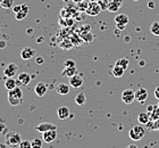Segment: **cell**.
I'll list each match as a JSON object with an SVG mask.
<instances>
[{"label": "cell", "mask_w": 159, "mask_h": 148, "mask_svg": "<svg viewBox=\"0 0 159 148\" xmlns=\"http://www.w3.org/2000/svg\"><path fill=\"white\" fill-rule=\"evenodd\" d=\"M23 100V91L20 87H16L14 88L13 90H9L8 91V102H9L10 105L17 106L20 105Z\"/></svg>", "instance_id": "6da1fadb"}, {"label": "cell", "mask_w": 159, "mask_h": 148, "mask_svg": "<svg viewBox=\"0 0 159 148\" xmlns=\"http://www.w3.org/2000/svg\"><path fill=\"white\" fill-rule=\"evenodd\" d=\"M144 135H146V130H144V128L142 127V124L135 125V127H133L129 131V138L132 139V140H134V141L141 140V139L144 137Z\"/></svg>", "instance_id": "7a4b0ae2"}, {"label": "cell", "mask_w": 159, "mask_h": 148, "mask_svg": "<svg viewBox=\"0 0 159 148\" xmlns=\"http://www.w3.org/2000/svg\"><path fill=\"white\" fill-rule=\"evenodd\" d=\"M101 10H102V8H101L100 3L98 1H90L85 13L89 16H97V15H99L101 13Z\"/></svg>", "instance_id": "3957f363"}, {"label": "cell", "mask_w": 159, "mask_h": 148, "mask_svg": "<svg viewBox=\"0 0 159 148\" xmlns=\"http://www.w3.org/2000/svg\"><path fill=\"white\" fill-rule=\"evenodd\" d=\"M22 141V138H20V133H17L15 131H11L9 133H7L6 136V142L8 144L9 146H18Z\"/></svg>", "instance_id": "277c9868"}, {"label": "cell", "mask_w": 159, "mask_h": 148, "mask_svg": "<svg viewBox=\"0 0 159 148\" xmlns=\"http://www.w3.org/2000/svg\"><path fill=\"white\" fill-rule=\"evenodd\" d=\"M115 23H116V26L119 31H123L125 29L127 23H129V16L125 15V14H117L115 16Z\"/></svg>", "instance_id": "5b68a950"}, {"label": "cell", "mask_w": 159, "mask_h": 148, "mask_svg": "<svg viewBox=\"0 0 159 148\" xmlns=\"http://www.w3.org/2000/svg\"><path fill=\"white\" fill-rule=\"evenodd\" d=\"M122 100L125 104H132L135 100V91H133L132 89H125L122 92Z\"/></svg>", "instance_id": "8992f818"}, {"label": "cell", "mask_w": 159, "mask_h": 148, "mask_svg": "<svg viewBox=\"0 0 159 148\" xmlns=\"http://www.w3.org/2000/svg\"><path fill=\"white\" fill-rule=\"evenodd\" d=\"M31 75L29 74V73H20V74H18V76H17L16 79V82H17V87H26L29 83L31 82Z\"/></svg>", "instance_id": "52a82bcc"}, {"label": "cell", "mask_w": 159, "mask_h": 148, "mask_svg": "<svg viewBox=\"0 0 159 148\" xmlns=\"http://www.w3.org/2000/svg\"><path fill=\"white\" fill-rule=\"evenodd\" d=\"M17 71H18V66L15 63H10L6 66V69H3V75L7 78H14L17 74Z\"/></svg>", "instance_id": "ba28073f"}, {"label": "cell", "mask_w": 159, "mask_h": 148, "mask_svg": "<svg viewBox=\"0 0 159 148\" xmlns=\"http://www.w3.org/2000/svg\"><path fill=\"white\" fill-rule=\"evenodd\" d=\"M83 84V75L82 74H75V75L70 78V86L73 87L74 89L81 88Z\"/></svg>", "instance_id": "9c48e42d"}, {"label": "cell", "mask_w": 159, "mask_h": 148, "mask_svg": "<svg viewBox=\"0 0 159 148\" xmlns=\"http://www.w3.org/2000/svg\"><path fill=\"white\" fill-rule=\"evenodd\" d=\"M35 130L43 133V132L49 131V130H57V127L52 123H50V122H42V123H40L39 125L35 127Z\"/></svg>", "instance_id": "30bf717a"}, {"label": "cell", "mask_w": 159, "mask_h": 148, "mask_svg": "<svg viewBox=\"0 0 159 148\" xmlns=\"http://www.w3.org/2000/svg\"><path fill=\"white\" fill-rule=\"evenodd\" d=\"M57 138V130H49L42 133V139L43 141H46L47 144H51L55 141Z\"/></svg>", "instance_id": "8fae6325"}, {"label": "cell", "mask_w": 159, "mask_h": 148, "mask_svg": "<svg viewBox=\"0 0 159 148\" xmlns=\"http://www.w3.org/2000/svg\"><path fill=\"white\" fill-rule=\"evenodd\" d=\"M37 55V51L33 49V48H30V47H25L22 51H20V57L24 59V60H29V59L33 58Z\"/></svg>", "instance_id": "7c38bea8"}, {"label": "cell", "mask_w": 159, "mask_h": 148, "mask_svg": "<svg viewBox=\"0 0 159 148\" xmlns=\"http://www.w3.org/2000/svg\"><path fill=\"white\" fill-rule=\"evenodd\" d=\"M122 2H123V0H109V1H108L107 9L109 10V12L116 13V12H118L119 8L122 7Z\"/></svg>", "instance_id": "4fadbf2b"}, {"label": "cell", "mask_w": 159, "mask_h": 148, "mask_svg": "<svg viewBox=\"0 0 159 148\" xmlns=\"http://www.w3.org/2000/svg\"><path fill=\"white\" fill-rule=\"evenodd\" d=\"M148 98V91L144 88H139L135 91V99L140 103H144Z\"/></svg>", "instance_id": "5bb4252c"}, {"label": "cell", "mask_w": 159, "mask_h": 148, "mask_svg": "<svg viewBox=\"0 0 159 148\" xmlns=\"http://www.w3.org/2000/svg\"><path fill=\"white\" fill-rule=\"evenodd\" d=\"M34 91H35L37 96H39V97H43V96L47 93V91H48L47 84L44 82H39L37 86H35V88H34Z\"/></svg>", "instance_id": "9a60e30c"}, {"label": "cell", "mask_w": 159, "mask_h": 148, "mask_svg": "<svg viewBox=\"0 0 159 148\" xmlns=\"http://www.w3.org/2000/svg\"><path fill=\"white\" fill-rule=\"evenodd\" d=\"M70 90V84H67V83H59L58 86L56 87V91L61 96H65L67 95Z\"/></svg>", "instance_id": "2e32d148"}, {"label": "cell", "mask_w": 159, "mask_h": 148, "mask_svg": "<svg viewBox=\"0 0 159 148\" xmlns=\"http://www.w3.org/2000/svg\"><path fill=\"white\" fill-rule=\"evenodd\" d=\"M70 109H68V107H66V106H61V107H59L58 108V111H57V115H58V117L60 118V120H66L68 116H70Z\"/></svg>", "instance_id": "e0dca14e"}, {"label": "cell", "mask_w": 159, "mask_h": 148, "mask_svg": "<svg viewBox=\"0 0 159 148\" xmlns=\"http://www.w3.org/2000/svg\"><path fill=\"white\" fill-rule=\"evenodd\" d=\"M149 121H150V113L143 112V113H140L139 115H138V122H139L140 124H147Z\"/></svg>", "instance_id": "ac0fdd59"}, {"label": "cell", "mask_w": 159, "mask_h": 148, "mask_svg": "<svg viewBox=\"0 0 159 148\" xmlns=\"http://www.w3.org/2000/svg\"><path fill=\"white\" fill-rule=\"evenodd\" d=\"M27 14H29V7H27V5L23 3V9L20 10V13L16 14V20H18V21L24 20V18L27 16Z\"/></svg>", "instance_id": "d6986e66"}, {"label": "cell", "mask_w": 159, "mask_h": 148, "mask_svg": "<svg viewBox=\"0 0 159 148\" xmlns=\"http://www.w3.org/2000/svg\"><path fill=\"white\" fill-rule=\"evenodd\" d=\"M124 72H125V69H123V67H120V66H118V65L114 66L113 75L115 76V78H122V76L124 75Z\"/></svg>", "instance_id": "ffe728a7"}, {"label": "cell", "mask_w": 159, "mask_h": 148, "mask_svg": "<svg viewBox=\"0 0 159 148\" xmlns=\"http://www.w3.org/2000/svg\"><path fill=\"white\" fill-rule=\"evenodd\" d=\"M5 87H6V89L8 90V91H9V90H13L14 88H16L17 87L16 80H14L13 78H8V80L5 82Z\"/></svg>", "instance_id": "44dd1931"}, {"label": "cell", "mask_w": 159, "mask_h": 148, "mask_svg": "<svg viewBox=\"0 0 159 148\" xmlns=\"http://www.w3.org/2000/svg\"><path fill=\"white\" fill-rule=\"evenodd\" d=\"M77 73V69L75 66H73V67H68V69H64V72L63 74L65 76H67V78H70V76L75 75Z\"/></svg>", "instance_id": "7402d4cb"}, {"label": "cell", "mask_w": 159, "mask_h": 148, "mask_svg": "<svg viewBox=\"0 0 159 148\" xmlns=\"http://www.w3.org/2000/svg\"><path fill=\"white\" fill-rule=\"evenodd\" d=\"M75 103H76L77 105L79 106H83L84 104L86 103V97H85V95L84 93H79V95L75 97Z\"/></svg>", "instance_id": "603a6c76"}, {"label": "cell", "mask_w": 159, "mask_h": 148, "mask_svg": "<svg viewBox=\"0 0 159 148\" xmlns=\"http://www.w3.org/2000/svg\"><path fill=\"white\" fill-rule=\"evenodd\" d=\"M150 32L152 33L153 36H159V22H153L150 25Z\"/></svg>", "instance_id": "cb8c5ba5"}, {"label": "cell", "mask_w": 159, "mask_h": 148, "mask_svg": "<svg viewBox=\"0 0 159 148\" xmlns=\"http://www.w3.org/2000/svg\"><path fill=\"white\" fill-rule=\"evenodd\" d=\"M129 60L127 58H120L117 60L115 65H118V66H120V67H123L124 69H126L127 66H129Z\"/></svg>", "instance_id": "d4e9b609"}, {"label": "cell", "mask_w": 159, "mask_h": 148, "mask_svg": "<svg viewBox=\"0 0 159 148\" xmlns=\"http://www.w3.org/2000/svg\"><path fill=\"white\" fill-rule=\"evenodd\" d=\"M150 120H151V121L159 120V106H155L153 111L150 113Z\"/></svg>", "instance_id": "484cf974"}, {"label": "cell", "mask_w": 159, "mask_h": 148, "mask_svg": "<svg viewBox=\"0 0 159 148\" xmlns=\"http://www.w3.org/2000/svg\"><path fill=\"white\" fill-rule=\"evenodd\" d=\"M14 5V0H1V3L0 6L5 8V9H9V8H13Z\"/></svg>", "instance_id": "4316f807"}, {"label": "cell", "mask_w": 159, "mask_h": 148, "mask_svg": "<svg viewBox=\"0 0 159 148\" xmlns=\"http://www.w3.org/2000/svg\"><path fill=\"white\" fill-rule=\"evenodd\" d=\"M32 148H42V140L39 138H35L34 140H32Z\"/></svg>", "instance_id": "83f0119b"}, {"label": "cell", "mask_w": 159, "mask_h": 148, "mask_svg": "<svg viewBox=\"0 0 159 148\" xmlns=\"http://www.w3.org/2000/svg\"><path fill=\"white\" fill-rule=\"evenodd\" d=\"M20 148H32V142L29 140H22L20 144Z\"/></svg>", "instance_id": "f1b7e54d"}, {"label": "cell", "mask_w": 159, "mask_h": 148, "mask_svg": "<svg viewBox=\"0 0 159 148\" xmlns=\"http://www.w3.org/2000/svg\"><path fill=\"white\" fill-rule=\"evenodd\" d=\"M73 66H75V63L73 60H66L64 63V69H68V67H73Z\"/></svg>", "instance_id": "f546056e"}, {"label": "cell", "mask_w": 159, "mask_h": 148, "mask_svg": "<svg viewBox=\"0 0 159 148\" xmlns=\"http://www.w3.org/2000/svg\"><path fill=\"white\" fill-rule=\"evenodd\" d=\"M23 9V5H20V6H15L13 7V10H14V13L17 14V13H20V10Z\"/></svg>", "instance_id": "4dcf8cb0"}, {"label": "cell", "mask_w": 159, "mask_h": 148, "mask_svg": "<svg viewBox=\"0 0 159 148\" xmlns=\"http://www.w3.org/2000/svg\"><path fill=\"white\" fill-rule=\"evenodd\" d=\"M155 97H156V98L159 100V86L155 89Z\"/></svg>", "instance_id": "1f68e13d"}, {"label": "cell", "mask_w": 159, "mask_h": 148, "mask_svg": "<svg viewBox=\"0 0 159 148\" xmlns=\"http://www.w3.org/2000/svg\"><path fill=\"white\" fill-rule=\"evenodd\" d=\"M148 7H149L150 9H153V8H155V2H153V1H149V2H148Z\"/></svg>", "instance_id": "d6a6232c"}, {"label": "cell", "mask_w": 159, "mask_h": 148, "mask_svg": "<svg viewBox=\"0 0 159 148\" xmlns=\"http://www.w3.org/2000/svg\"><path fill=\"white\" fill-rule=\"evenodd\" d=\"M35 62H37L38 64H42V63H43V58H42V57H37Z\"/></svg>", "instance_id": "836d02e7"}, {"label": "cell", "mask_w": 159, "mask_h": 148, "mask_svg": "<svg viewBox=\"0 0 159 148\" xmlns=\"http://www.w3.org/2000/svg\"><path fill=\"white\" fill-rule=\"evenodd\" d=\"M153 108H155V106H148V109H147V111H148V113H151L153 111Z\"/></svg>", "instance_id": "e575fe53"}, {"label": "cell", "mask_w": 159, "mask_h": 148, "mask_svg": "<svg viewBox=\"0 0 159 148\" xmlns=\"http://www.w3.org/2000/svg\"><path fill=\"white\" fill-rule=\"evenodd\" d=\"M72 1L75 3H80V2H82V1H85V0H72Z\"/></svg>", "instance_id": "d590c367"}, {"label": "cell", "mask_w": 159, "mask_h": 148, "mask_svg": "<svg viewBox=\"0 0 159 148\" xmlns=\"http://www.w3.org/2000/svg\"><path fill=\"white\" fill-rule=\"evenodd\" d=\"M126 148H138V146H135V145H129Z\"/></svg>", "instance_id": "8d00e7d4"}, {"label": "cell", "mask_w": 159, "mask_h": 148, "mask_svg": "<svg viewBox=\"0 0 159 148\" xmlns=\"http://www.w3.org/2000/svg\"><path fill=\"white\" fill-rule=\"evenodd\" d=\"M90 1H98V0H90Z\"/></svg>", "instance_id": "74e56055"}, {"label": "cell", "mask_w": 159, "mask_h": 148, "mask_svg": "<svg viewBox=\"0 0 159 148\" xmlns=\"http://www.w3.org/2000/svg\"><path fill=\"white\" fill-rule=\"evenodd\" d=\"M158 106H159V103H158Z\"/></svg>", "instance_id": "f35d334b"}]
</instances>
